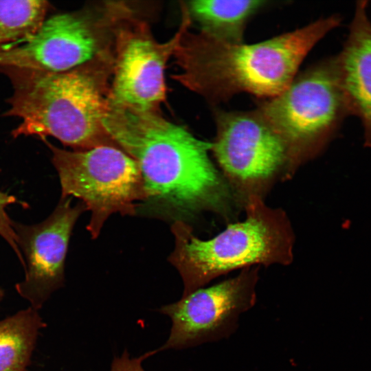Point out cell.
<instances>
[{"instance_id":"6da1fadb","label":"cell","mask_w":371,"mask_h":371,"mask_svg":"<svg viewBox=\"0 0 371 371\" xmlns=\"http://www.w3.org/2000/svg\"><path fill=\"white\" fill-rule=\"evenodd\" d=\"M181 9L183 31L173 55L179 71L172 78L212 103L240 93L265 100L278 95L311 49L341 22L332 15L265 41L234 44L192 32L186 5Z\"/></svg>"},{"instance_id":"7a4b0ae2","label":"cell","mask_w":371,"mask_h":371,"mask_svg":"<svg viewBox=\"0 0 371 371\" xmlns=\"http://www.w3.org/2000/svg\"><path fill=\"white\" fill-rule=\"evenodd\" d=\"M104 124L137 164L147 199L178 213L212 210L226 216L232 191L208 156L211 142L159 113L111 103Z\"/></svg>"},{"instance_id":"3957f363","label":"cell","mask_w":371,"mask_h":371,"mask_svg":"<svg viewBox=\"0 0 371 371\" xmlns=\"http://www.w3.org/2000/svg\"><path fill=\"white\" fill-rule=\"evenodd\" d=\"M113 62L112 52L62 72L0 67L13 87L3 115L21 120L12 136H51L74 150L119 148L104 124Z\"/></svg>"},{"instance_id":"277c9868","label":"cell","mask_w":371,"mask_h":371,"mask_svg":"<svg viewBox=\"0 0 371 371\" xmlns=\"http://www.w3.org/2000/svg\"><path fill=\"white\" fill-rule=\"evenodd\" d=\"M245 203V219L209 240L197 238L182 221L172 225L175 246L169 260L183 280L182 296L236 269L291 262L294 236L285 212L269 207L261 196Z\"/></svg>"},{"instance_id":"5b68a950","label":"cell","mask_w":371,"mask_h":371,"mask_svg":"<svg viewBox=\"0 0 371 371\" xmlns=\"http://www.w3.org/2000/svg\"><path fill=\"white\" fill-rule=\"evenodd\" d=\"M257 110L284 142L289 171L313 157L350 115L335 56L296 76Z\"/></svg>"},{"instance_id":"8992f818","label":"cell","mask_w":371,"mask_h":371,"mask_svg":"<svg viewBox=\"0 0 371 371\" xmlns=\"http://www.w3.org/2000/svg\"><path fill=\"white\" fill-rule=\"evenodd\" d=\"M52 153L61 187L60 199L78 198L91 212L87 229L98 236L108 218L133 215L137 202L147 200L136 161L119 148L100 146L85 150L62 149L42 139Z\"/></svg>"},{"instance_id":"52a82bcc","label":"cell","mask_w":371,"mask_h":371,"mask_svg":"<svg viewBox=\"0 0 371 371\" xmlns=\"http://www.w3.org/2000/svg\"><path fill=\"white\" fill-rule=\"evenodd\" d=\"M128 6L106 1L53 15L28 42L0 52V67L62 72L110 53L115 26Z\"/></svg>"},{"instance_id":"ba28073f","label":"cell","mask_w":371,"mask_h":371,"mask_svg":"<svg viewBox=\"0 0 371 371\" xmlns=\"http://www.w3.org/2000/svg\"><path fill=\"white\" fill-rule=\"evenodd\" d=\"M183 31L181 21L175 34L157 41L148 23L130 6L117 23L109 102L143 112L159 113L165 101L164 72Z\"/></svg>"},{"instance_id":"9c48e42d","label":"cell","mask_w":371,"mask_h":371,"mask_svg":"<svg viewBox=\"0 0 371 371\" xmlns=\"http://www.w3.org/2000/svg\"><path fill=\"white\" fill-rule=\"evenodd\" d=\"M211 150L230 188L245 198L261 196L278 173L287 168L285 145L256 109L218 111ZM233 192V191H232Z\"/></svg>"},{"instance_id":"30bf717a","label":"cell","mask_w":371,"mask_h":371,"mask_svg":"<svg viewBox=\"0 0 371 371\" xmlns=\"http://www.w3.org/2000/svg\"><path fill=\"white\" fill-rule=\"evenodd\" d=\"M258 270L259 267L243 269L234 278L201 287L159 308L171 319L172 327L157 351L188 348L232 336L241 315L256 303Z\"/></svg>"},{"instance_id":"8fae6325","label":"cell","mask_w":371,"mask_h":371,"mask_svg":"<svg viewBox=\"0 0 371 371\" xmlns=\"http://www.w3.org/2000/svg\"><path fill=\"white\" fill-rule=\"evenodd\" d=\"M71 198L60 199L53 212L39 223L12 222L25 263V278L15 288L37 311L64 282L69 238L76 222L86 210L81 202L71 205Z\"/></svg>"},{"instance_id":"7c38bea8","label":"cell","mask_w":371,"mask_h":371,"mask_svg":"<svg viewBox=\"0 0 371 371\" xmlns=\"http://www.w3.org/2000/svg\"><path fill=\"white\" fill-rule=\"evenodd\" d=\"M367 7V1L357 2L347 38L335 60L350 115L359 119L365 144L371 146V21Z\"/></svg>"},{"instance_id":"4fadbf2b","label":"cell","mask_w":371,"mask_h":371,"mask_svg":"<svg viewBox=\"0 0 371 371\" xmlns=\"http://www.w3.org/2000/svg\"><path fill=\"white\" fill-rule=\"evenodd\" d=\"M266 1L259 0H198L186 3L191 19L200 31L223 42L243 43L247 22Z\"/></svg>"},{"instance_id":"5bb4252c","label":"cell","mask_w":371,"mask_h":371,"mask_svg":"<svg viewBox=\"0 0 371 371\" xmlns=\"http://www.w3.org/2000/svg\"><path fill=\"white\" fill-rule=\"evenodd\" d=\"M44 322L31 306L0 320V371H27Z\"/></svg>"},{"instance_id":"9a60e30c","label":"cell","mask_w":371,"mask_h":371,"mask_svg":"<svg viewBox=\"0 0 371 371\" xmlns=\"http://www.w3.org/2000/svg\"><path fill=\"white\" fill-rule=\"evenodd\" d=\"M49 6L43 0L0 1V52L32 39L46 20Z\"/></svg>"},{"instance_id":"2e32d148","label":"cell","mask_w":371,"mask_h":371,"mask_svg":"<svg viewBox=\"0 0 371 371\" xmlns=\"http://www.w3.org/2000/svg\"><path fill=\"white\" fill-rule=\"evenodd\" d=\"M16 202L17 199L14 196L0 190V236L12 247L25 269V260L17 245L16 236L12 227L13 221L9 217L6 212V207L8 205L14 204Z\"/></svg>"},{"instance_id":"e0dca14e","label":"cell","mask_w":371,"mask_h":371,"mask_svg":"<svg viewBox=\"0 0 371 371\" xmlns=\"http://www.w3.org/2000/svg\"><path fill=\"white\" fill-rule=\"evenodd\" d=\"M157 350L149 351L135 358H130L125 350L121 357H115L111 363L110 371H145L142 366V361L157 352Z\"/></svg>"},{"instance_id":"ac0fdd59","label":"cell","mask_w":371,"mask_h":371,"mask_svg":"<svg viewBox=\"0 0 371 371\" xmlns=\"http://www.w3.org/2000/svg\"><path fill=\"white\" fill-rule=\"evenodd\" d=\"M4 292L3 290L0 287V302L2 300L3 297Z\"/></svg>"}]
</instances>
